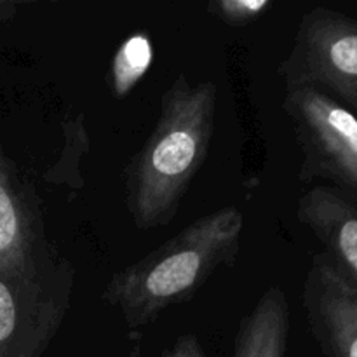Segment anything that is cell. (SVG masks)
<instances>
[{"mask_svg":"<svg viewBox=\"0 0 357 357\" xmlns=\"http://www.w3.org/2000/svg\"><path fill=\"white\" fill-rule=\"evenodd\" d=\"M218 87L180 73L160 96L152 135L124 171L126 208L138 230L173 222L211 149Z\"/></svg>","mask_w":357,"mask_h":357,"instance_id":"6da1fadb","label":"cell"},{"mask_svg":"<svg viewBox=\"0 0 357 357\" xmlns=\"http://www.w3.org/2000/svg\"><path fill=\"white\" fill-rule=\"evenodd\" d=\"M244 215L225 206L183 230L108 279L101 300L121 312L131 331L190 302L218 268L232 267L241 250Z\"/></svg>","mask_w":357,"mask_h":357,"instance_id":"7a4b0ae2","label":"cell"},{"mask_svg":"<svg viewBox=\"0 0 357 357\" xmlns=\"http://www.w3.org/2000/svg\"><path fill=\"white\" fill-rule=\"evenodd\" d=\"M73 268L56 257L33 271L0 268V357H42L70 309Z\"/></svg>","mask_w":357,"mask_h":357,"instance_id":"3957f363","label":"cell"},{"mask_svg":"<svg viewBox=\"0 0 357 357\" xmlns=\"http://www.w3.org/2000/svg\"><path fill=\"white\" fill-rule=\"evenodd\" d=\"M282 110L302 152L300 180L330 181L357 201V115L312 87H286Z\"/></svg>","mask_w":357,"mask_h":357,"instance_id":"277c9868","label":"cell"},{"mask_svg":"<svg viewBox=\"0 0 357 357\" xmlns=\"http://www.w3.org/2000/svg\"><path fill=\"white\" fill-rule=\"evenodd\" d=\"M286 87H312L357 115V20L330 7L307 10L278 66Z\"/></svg>","mask_w":357,"mask_h":357,"instance_id":"5b68a950","label":"cell"},{"mask_svg":"<svg viewBox=\"0 0 357 357\" xmlns=\"http://www.w3.org/2000/svg\"><path fill=\"white\" fill-rule=\"evenodd\" d=\"M302 302L324 357H357V291L323 253L312 257Z\"/></svg>","mask_w":357,"mask_h":357,"instance_id":"8992f818","label":"cell"},{"mask_svg":"<svg viewBox=\"0 0 357 357\" xmlns=\"http://www.w3.org/2000/svg\"><path fill=\"white\" fill-rule=\"evenodd\" d=\"M56 257L45 239L37 197L0 149V268L33 271Z\"/></svg>","mask_w":357,"mask_h":357,"instance_id":"52a82bcc","label":"cell"},{"mask_svg":"<svg viewBox=\"0 0 357 357\" xmlns=\"http://www.w3.org/2000/svg\"><path fill=\"white\" fill-rule=\"evenodd\" d=\"M296 218L323 244L331 267L357 291L356 199L330 185H317L298 197Z\"/></svg>","mask_w":357,"mask_h":357,"instance_id":"ba28073f","label":"cell"},{"mask_svg":"<svg viewBox=\"0 0 357 357\" xmlns=\"http://www.w3.org/2000/svg\"><path fill=\"white\" fill-rule=\"evenodd\" d=\"M291 333V309L279 284L261 293L253 309L241 319L232 357H286Z\"/></svg>","mask_w":357,"mask_h":357,"instance_id":"9c48e42d","label":"cell"},{"mask_svg":"<svg viewBox=\"0 0 357 357\" xmlns=\"http://www.w3.org/2000/svg\"><path fill=\"white\" fill-rule=\"evenodd\" d=\"M63 149L58 160L44 173V180L56 187H66L72 195L84 188L82 162L91 149L89 132L86 128V115L75 114L61 126Z\"/></svg>","mask_w":357,"mask_h":357,"instance_id":"30bf717a","label":"cell"},{"mask_svg":"<svg viewBox=\"0 0 357 357\" xmlns=\"http://www.w3.org/2000/svg\"><path fill=\"white\" fill-rule=\"evenodd\" d=\"M153 63L152 37L146 31H136L121 42L110 63L108 82L117 100L128 94L146 75Z\"/></svg>","mask_w":357,"mask_h":357,"instance_id":"8fae6325","label":"cell"},{"mask_svg":"<svg viewBox=\"0 0 357 357\" xmlns=\"http://www.w3.org/2000/svg\"><path fill=\"white\" fill-rule=\"evenodd\" d=\"M271 9V0H213L206 6L209 16L232 28L248 26Z\"/></svg>","mask_w":357,"mask_h":357,"instance_id":"7c38bea8","label":"cell"},{"mask_svg":"<svg viewBox=\"0 0 357 357\" xmlns=\"http://www.w3.org/2000/svg\"><path fill=\"white\" fill-rule=\"evenodd\" d=\"M160 357H208L204 349H202L201 342L195 335L187 333L183 337L178 338L169 349L160 354Z\"/></svg>","mask_w":357,"mask_h":357,"instance_id":"4fadbf2b","label":"cell"},{"mask_svg":"<svg viewBox=\"0 0 357 357\" xmlns=\"http://www.w3.org/2000/svg\"><path fill=\"white\" fill-rule=\"evenodd\" d=\"M16 9H17V3L0 2V23H3V21H9L10 17H14Z\"/></svg>","mask_w":357,"mask_h":357,"instance_id":"5bb4252c","label":"cell"},{"mask_svg":"<svg viewBox=\"0 0 357 357\" xmlns=\"http://www.w3.org/2000/svg\"><path fill=\"white\" fill-rule=\"evenodd\" d=\"M124 357H145L143 356V349H142V344H139V340L132 342L131 347H129V351L126 352Z\"/></svg>","mask_w":357,"mask_h":357,"instance_id":"9a60e30c","label":"cell"}]
</instances>
